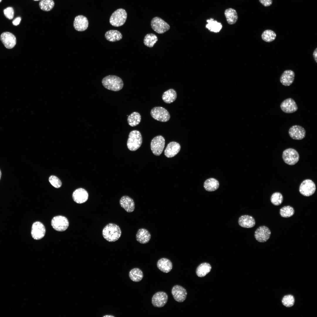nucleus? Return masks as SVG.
<instances>
[{
  "label": "nucleus",
  "mask_w": 317,
  "mask_h": 317,
  "mask_svg": "<svg viewBox=\"0 0 317 317\" xmlns=\"http://www.w3.org/2000/svg\"><path fill=\"white\" fill-rule=\"evenodd\" d=\"M121 233L119 226L113 223L106 225L102 231L103 237L109 242H114L118 240L121 237Z\"/></svg>",
  "instance_id": "1"
},
{
  "label": "nucleus",
  "mask_w": 317,
  "mask_h": 317,
  "mask_svg": "<svg viewBox=\"0 0 317 317\" xmlns=\"http://www.w3.org/2000/svg\"><path fill=\"white\" fill-rule=\"evenodd\" d=\"M102 83L106 89L114 91H118L123 88L124 83L121 78L114 75H109L104 77Z\"/></svg>",
  "instance_id": "2"
},
{
  "label": "nucleus",
  "mask_w": 317,
  "mask_h": 317,
  "mask_svg": "<svg viewBox=\"0 0 317 317\" xmlns=\"http://www.w3.org/2000/svg\"><path fill=\"white\" fill-rule=\"evenodd\" d=\"M142 142V137L139 131L134 130L130 132L127 142L129 150L134 151L137 150L141 146Z\"/></svg>",
  "instance_id": "3"
},
{
  "label": "nucleus",
  "mask_w": 317,
  "mask_h": 317,
  "mask_svg": "<svg viewBox=\"0 0 317 317\" xmlns=\"http://www.w3.org/2000/svg\"><path fill=\"white\" fill-rule=\"evenodd\" d=\"M126 11L122 9H119L114 11L112 14L109 19L110 24L115 27L123 25L125 23L127 18Z\"/></svg>",
  "instance_id": "4"
},
{
  "label": "nucleus",
  "mask_w": 317,
  "mask_h": 317,
  "mask_svg": "<svg viewBox=\"0 0 317 317\" xmlns=\"http://www.w3.org/2000/svg\"><path fill=\"white\" fill-rule=\"evenodd\" d=\"M151 25L152 28L159 34H162L168 31L170 25L165 21L158 17H155L151 20Z\"/></svg>",
  "instance_id": "5"
},
{
  "label": "nucleus",
  "mask_w": 317,
  "mask_h": 317,
  "mask_svg": "<svg viewBox=\"0 0 317 317\" xmlns=\"http://www.w3.org/2000/svg\"><path fill=\"white\" fill-rule=\"evenodd\" d=\"M151 117L154 119L161 122H166L170 119L168 112L165 108L160 107L153 108L150 112Z\"/></svg>",
  "instance_id": "6"
},
{
  "label": "nucleus",
  "mask_w": 317,
  "mask_h": 317,
  "mask_svg": "<svg viewBox=\"0 0 317 317\" xmlns=\"http://www.w3.org/2000/svg\"><path fill=\"white\" fill-rule=\"evenodd\" d=\"M282 157L286 163L289 165H293L298 161L299 156L298 152L296 150L290 148L286 149L283 151Z\"/></svg>",
  "instance_id": "7"
},
{
  "label": "nucleus",
  "mask_w": 317,
  "mask_h": 317,
  "mask_svg": "<svg viewBox=\"0 0 317 317\" xmlns=\"http://www.w3.org/2000/svg\"><path fill=\"white\" fill-rule=\"evenodd\" d=\"M165 144L164 137L160 135L154 137L151 143V148L153 154L155 155L160 156L162 153Z\"/></svg>",
  "instance_id": "8"
},
{
  "label": "nucleus",
  "mask_w": 317,
  "mask_h": 317,
  "mask_svg": "<svg viewBox=\"0 0 317 317\" xmlns=\"http://www.w3.org/2000/svg\"><path fill=\"white\" fill-rule=\"evenodd\" d=\"M316 190V186L314 183L309 179L304 180L301 183L299 188V191L301 194L305 196L312 195L314 193Z\"/></svg>",
  "instance_id": "9"
},
{
  "label": "nucleus",
  "mask_w": 317,
  "mask_h": 317,
  "mask_svg": "<svg viewBox=\"0 0 317 317\" xmlns=\"http://www.w3.org/2000/svg\"><path fill=\"white\" fill-rule=\"evenodd\" d=\"M51 225L54 229L58 231L65 230L69 226V222L67 219L62 216L54 217L52 220Z\"/></svg>",
  "instance_id": "10"
},
{
  "label": "nucleus",
  "mask_w": 317,
  "mask_h": 317,
  "mask_svg": "<svg viewBox=\"0 0 317 317\" xmlns=\"http://www.w3.org/2000/svg\"><path fill=\"white\" fill-rule=\"evenodd\" d=\"M45 231L44 226L41 222L37 221L33 224L31 233L34 239L39 240L43 238L45 236Z\"/></svg>",
  "instance_id": "11"
},
{
  "label": "nucleus",
  "mask_w": 317,
  "mask_h": 317,
  "mask_svg": "<svg viewBox=\"0 0 317 317\" xmlns=\"http://www.w3.org/2000/svg\"><path fill=\"white\" fill-rule=\"evenodd\" d=\"M271 234V231L268 227L262 226L257 229L255 232L254 236L258 241L264 242L269 239Z\"/></svg>",
  "instance_id": "12"
},
{
  "label": "nucleus",
  "mask_w": 317,
  "mask_h": 317,
  "mask_svg": "<svg viewBox=\"0 0 317 317\" xmlns=\"http://www.w3.org/2000/svg\"><path fill=\"white\" fill-rule=\"evenodd\" d=\"M288 133L290 137L295 140H300L305 136L306 130L302 127L298 125L291 126L289 129Z\"/></svg>",
  "instance_id": "13"
},
{
  "label": "nucleus",
  "mask_w": 317,
  "mask_h": 317,
  "mask_svg": "<svg viewBox=\"0 0 317 317\" xmlns=\"http://www.w3.org/2000/svg\"><path fill=\"white\" fill-rule=\"evenodd\" d=\"M171 293L174 299L179 302H183L186 299L187 292L182 286L176 285L172 288Z\"/></svg>",
  "instance_id": "14"
},
{
  "label": "nucleus",
  "mask_w": 317,
  "mask_h": 317,
  "mask_svg": "<svg viewBox=\"0 0 317 317\" xmlns=\"http://www.w3.org/2000/svg\"><path fill=\"white\" fill-rule=\"evenodd\" d=\"M168 299L167 294L163 291L158 292L156 293L152 299V303L155 307H161L166 303Z\"/></svg>",
  "instance_id": "15"
},
{
  "label": "nucleus",
  "mask_w": 317,
  "mask_h": 317,
  "mask_svg": "<svg viewBox=\"0 0 317 317\" xmlns=\"http://www.w3.org/2000/svg\"><path fill=\"white\" fill-rule=\"evenodd\" d=\"M281 110L286 113H291L298 109L297 105L294 100L291 98H288L284 100L280 104Z\"/></svg>",
  "instance_id": "16"
},
{
  "label": "nucleus",
  "mask_w": 317,
  "mask_h": 317,
  "mask_svg": "<svg viewBox=\"0 0 317 317\" xmlns=\"http://www.w3.org/2000/svg\"><path fill=\"white\" fill-rule=\"evenodd\" d=\"M0 39L5 47L8 49L13 48L16 43L15 36L9 32L3 33L1 35Z\"/></svg>",
  "instance_id": "17"
},
{
  "label": "nucleus",
  "mask_w": 317,
  "mask_h": 317,
  "mask_svg": "<svg viewBox=\"0 0 317 317\" xmlns=\"http://www.w3.org/2000/svg\"><path fill=\"white\" fill-rule=\"evenodd\" d=\"M88 26V20L86 17L80 15L75 18L73 26L77 31H84L87 28Z\"/></svg>",
  "instance_id": "18"
},
{
  "label": "nucleus",
  "mask_w": 317,
  "mask_h": 317,
  "mask_svg": "<svg viewBox=\"0 0 317 317\" xmlns=\"http://www.w3.org/2000/svg\"><path fill=\"white\" fill-rule=\"evenodd\" d=\"M72 197L73 200L76 203L81 204L87 200L88 198V194L85 190L80 188L74 191Z\"/></svg>",
  "instance_id": "19"
},
{
  "label": "nucleus",
  "mask_w": 317,
  "mask_h": 317,
  "mask_svg": "<svg viewBox=\"0 0 317 317\" xmlns=\"http://www.w3.org/2000/svg\"><path fill=\"white\" fill-rule=\"evenodd\" d=\"M121 207L128 213L133 212L135 208V204L133 200L127 195L121 197L119 200Z\"/></svg>",
  "instance_id": "20"
},
{
  "label": "nucleus",
  "mask_w": 317,
  "mask_h": 317,
  "mask_svg": "<svg viewBox=\"0 0 317 317\" xmlns=\"http://www.w3.org/2000/svg\"><path fill=\"white\" fill-rule=\"evenodd\" d=\"M180 144L175 141L170 142L164 151V154L168 158H171L177 154L181 149Z\"/></svg>",
  "instance_id": "21"
},
{
  "label": "nucleus",
  "mask_w": 317,
  "mask_h": 317,
  "mask_svg": "<svg viewBox=\"0 0 317 317\" xmlns=\"http://www.w3.org/2000/svg\"><path fill=\"white\" fill-rule=\"evenodd\" d=\"M294 77V72L291 70H287L283 72L280 77V80L282 85L288 86L293 83Z\"/></svg>",
  "instance_id": "22"
},
{
  "label": "nucleus",
  "mask_w": 317,
  "mask_h": 317,
  "mask_svg": "<svg viewBox=\"0 0 317 317\" xmlns=\"http://www.w3.org/2000/svg\"><path fill=\"white\" fill-rule=\"evenodd\" d=\"M151 235L146 229L141 228L139 229L136 235V240L141 244L148 243L150 240Z\"/></svg>",
  "instance_id": "23"
},
{
  "label": "nucleus",
  "mask_w": 317,
  "mask_h": 317,
  "mask_svg": "<svg viewBox=\"0 0 317 317\" xmlns=\"http://www.w3.org/2000/svg\"><path fill=\"white\" fill-rule=\"evenodd\" d=\"M238 222L241 227L246 228L253 227L255 225L254 218L252 216L245 215L241 216L239 219Z\"/></svg>",
  "instance_id": "24"
},
{
  "label": "nucleus",
  "mask_w": 317,
  "mask_h": 317,
  "mask_svg": "<svg viewBox=\"0 0 317 317\" xmlns=\"http://www.w3.org/2000/svg\"><path fill=\"white\" fill-rule=\"evenodd\" d=\"M158 268L164 273L169 272L172 268V264L169 259L163 258L159 259L157 264Z\"/></svg>",
  "instance_id": "25"
},
{
  "label": "nucleus",
  "mask_w": 317,
  "mask_h": 317,
  "mask_svg": "<svg viewBox=\"0 0 317 317\" xmlns=\"http://www.w3.org/2000/svg\"><path fill=\"white\" fill-rule=\"evenodd\" d=\"M224 14L228 23L230 25L235 24L237 21L238 18L236 11L232 8L226 9L224 12Z\"/></svg>",
  "instance_id": "26"
},
{
  "label": "nucleus",
  "mask_w": 317,
  "mask_h": 317,
  "mask_svg": "<svg viewBox=\"0 0 317 317\" xmlns=\"http://www.w3.org/2000/svg\"><path fill=\"white\" fill-rule=\"evenodd\" d=\"M219 186L218 181L213 178L207 179L204 183V187L205 189L210 192L215 191L218 188Z\"/></svg>",
  "instance_id": "27"
},
{
  "label": "nucleus",
  "mask_w": 317,
  "mask_h": 317,
  "mask_svg": "<svg viewBox=\"0 0 317 317\" xmlns=\"http://www.w3.org/2000/svg\"><path fill=\"white\" fill-rule=\"evenodd\" d=\"M176 91L173 89H170L165 92L163 94L162 98L163 101L166 103H171L174 102L177 98Z\"/></svg>",
  "instance_id": "28"
},
{
  "label": "nucleus",
  "mask_w": 317,
  "mask_h": 317,
  "mask_svg": "<svg viewBox=\"0 0 317 317\" xmlns=\"http://www.w3.org/2000/svg\"><path fill=\"white\" fill-rule=\"evenodd\" d=\"M206 21L208 23L206 25V28L211 32L218 33L222 28V26L221 23L217 22L213 18L208 19Z\"/></svg>",
  "instance_id": "29"
},
{
  "label": "nucleus",
  "mask_w": 317,
  "mask_h": 317,
  "mask_svg": "<svg viewBox=\"0 0 317 317\" xmlns=\"http://www.w3.org/2000/svg\"><path fill=\"white\" fill-rule=\"evenodd\" d=\"M105 37L108 41L114 42L121 40L122 38V36L121 33L118 31L110 30L106 32Z\"/></svg>",
  "instance_id": "30"
},
{
  "label": "nucleus",
  "mask_w": 317,
  "mask_h": 317,
  "mask_svg": "<svg viewBox=\"0 0 317 317\" xmlns=\"http://www.w3.org/2000/svg\"><path fill=\"white\" fill-rule=\"evenodd\" d=\"M211 268V266L208 263H202L196 269V274L199 277H203L210 272Z\"/></svg>",
  "instance_id": "31"
},
{
  "label": "nucleus",
  "mask_w": 317,
  "mask_h": 317,
  "mask_svg": "<svg viewBox=\"0 0 317 317\" xmlns=\"http://www.w3.org/2000/svg\"><path fill=\"white\" fill-rule=\"evenodd\" d=\"M141 121V116L139 113L134 112L129 115L127 121L128 124L131 127H135L140 123Z\"/></svg>",
  "instance_id": "32"
},
{
  "label": "nucleus",
  "mask_w": 317,
  "mask_h": 317,
  "mask_svg": "<svg viewBox=\"0 0 317 317\" xmlns=\"http://www.w3.org/2000/svg\"><path fill=\"white\" fill-rule=\"evenodd\" d=\"M129 276L131 279L134 282H139L142 279L143 274L142 272L139 269L135 268L130 271Z\"/></svg>",
  "instance_id": "33"
},
{
  "label": "nucleus",
  "mask_w": 317,
  "mask_h": 317,
  "mask_svg": "<svg viewBox=\"0 0 317 317\" xmlns=\"http://www.w3.org/2000/svg\"><path fill=\"white\" fill-rule=\"evenodd\" d=\"M157 36L152 33H148L146 35L144 39V43L145 45L149 48L153 47L158 41Z\"/></svg>",
  "instance_id": "34"
},
{
  "label": "nucleus",
  "mask_w": 317,
  "mask_h": 317,
  "mask_svg": "<svg viewBox=\"0 0 317 317\" xmlns=\"http://www.w3.org/2000/svg\"><path fill=\"white\" fill-rule=\"evenodd\" d=\"M276 35L273 31L267 29L264 31L261 35L262 39L264 41L270 42L274 41L276 37Z\"/></svg>",
  "instance_id": "35"
},
{
  "label": "nucleus",
  "mask_w": 317,
  "mask_h": 317,
  "mask_svg": "<svg viewBox=\"0 0 317 317\" xmlns=\"http://www.w3.org/2000/svg\"><path fill=\"white\" fill-rule=\"evenodd\" d=\"M55 3L53 0H41L39 3L40 8L42 10L48 11L51 10Z\"/></svg>",
  "instance_id": "36"
},
{
  "label": "nucleus",
  "mask_w": 317,
  "mask_h": 317,
  "mask_svg": "<svg viewBox=\"0 0 317 317\" xmlns=\"http://www.w3.org/2000/svg\"><path fill=\"white\" fill-rule=\"evenodd\" d=\"M294 210L292 207L288 205L282 208L280 210L281 216L284 217H289L294 215Z\"/></svg>",
  "instance_id": "37"
},
{
  "label": "nucleus",
  "mask_w": 317,
  "mask_h": 317,
  "mask_svg": "<svg viewBox=\"0 0 317 317\" xmlns=\"http://www.w3.org/2000/svg\"><path fill=\"white\" fill-rule=\"evenodd\" d=\"M283 196L279 192H275L272 195L270 198L271 203L275 205H279L282 203Z\"/></svg>",
  "instance_id": "38"
},
{
  "label": "nucleus",
  "mask_w": 317,
  "mask_h": 317,
  "mask_svg": "<svg viewBox=\"0 0 317 317\" xmlns=\"http://www.w3.org/2000/svg\"><path fill=\"white\" fill-rule=\"evenodd\" d=\"M294 296L291 295H288L284 296L282 300L283 304L287 307L292 306L294 303Z\"/></svg>",
  "instance_id": "39"
},
{
  "label": "nucleus",
  "mask_w": 317,
  "mask_h": 317,
  "mask_svg": "<svg viewBox=\"0 0 317 317\" xmlns=\"http://www.w3.org/2000/svg\"><path fill=\"white\" fill-rule=\"evenodd\" d=\"M49 181L50 184L55 188H59L62 185L60 180L55 176H50L49 178Z\"/></svg>",
  "instance_id": "40"
},
{
  "label": "nucleus",
  "mask_w": 317,
  "mask_h": 317,
  "mask_svg": "<svg viewBox=\"0 0 317 317\" xmlns=\"http://www.w3.org/2000/svg\"><path fill=\"white\" fill-rule=\"evenodd\" d=\"M3 12L6 18L9 19H12L14 16V10L11 7H9L4 9Z\"/></svg>",
  "instance_id": "41"
},
{
  "label": "nucleus",
  "mask_w": 317,
  "mask_h": 317,
  "mask_svg": "<svg viewBox=\"0 0 317 317\" xmlns=\"http://www.w3.org/2000/svg\"><path fill=\"white\" fill-rule=\"evenodd\" d=\"M259 1L262 5L265 7L270 6L272 3V0H259Z\"/></svg>",
  "instance_id": "42"
},
{
  "label": "nucleus",
  "mask_w": 317,
  "mask_h": 317,
  "mask_svg": "<svg viewBox=\"0 0 317 317\" xmlns=\"http://www.w3.org/2000/svg\"><path fill=\"white\" fill-rule=\"evenodd\" d=\"M21 20V18L20 17H17L13 20L12 23L14 26H17L20 23Z\"/></svg>",
  "instance_id": "43"
},
{
  "label": "nucleus",
  "mask_w": 317,
  "mask_h": 317,
  "mask_svg": "<svg viewBox=\"0 0 317 317\" xmlns=\"http://www.w3.org/2000/svg\"><path fill=\"white\" fill-rule=\"evenodd\" d=\"M317 48H316L314 50L313 53V56L314 60L316 63H317Z\"/></svg>",
  "instance_id": "44"
},
{
  "label": "nucleus",
  "mask_w": 317,
  "mask_h": 317,
  "mask_svg": "<svg viewBox=\"0 0 317 317\" xmlns=\"http://www.w3.org/2000/svg\"><path fill=\"white\" fill-rule=\"evenodd\" d=\"M103 317H114V316H112V315H105V316H104Z\"/></svg>",
  "instance_id": "45"
},
{
  "label": "nucleus",
  "mask_w": 317,
  "mask_h": 317,
  "mask_svg": "<svg viewBox=\"0 0 317 317\" xmlns=\"http://www.w3.org/2000/svg\"><path fill=\"white\" fill-rule=\"evenodd\" d=\"M1 175H2L1 172V169H0V180L1 178Z\"/></svg>",
  "instance_id": "46"
},
{
  "label": "nucleus",
  "mask_w": 317,
  "mask_h": 317,
  "mask_svg": "<svg viewBox=\"0 0 317 317\" xmlns=\"http://www.w3.org/2000/svg\"><path fill=\"white\" fill-rule=\"evenodd\" d=\"M33 0L35 1H39V0Z\"/></svg>",
  "instance_id": "47"
},
{
  "label": "nucleus",
  "mask_w": 317,
  "mask_h": 317,
  "mask_svg": "<svg viewBox=\"0 0 317 317\" xmlns=\"http://www.w3.org/2000/svg\"><path fill=\"white\" fill-rule=\"evenodd\" d=\"M2 0H0V3L1 1Z\"/></svg>",
  "instance_id": "48"
}]
</instances>
